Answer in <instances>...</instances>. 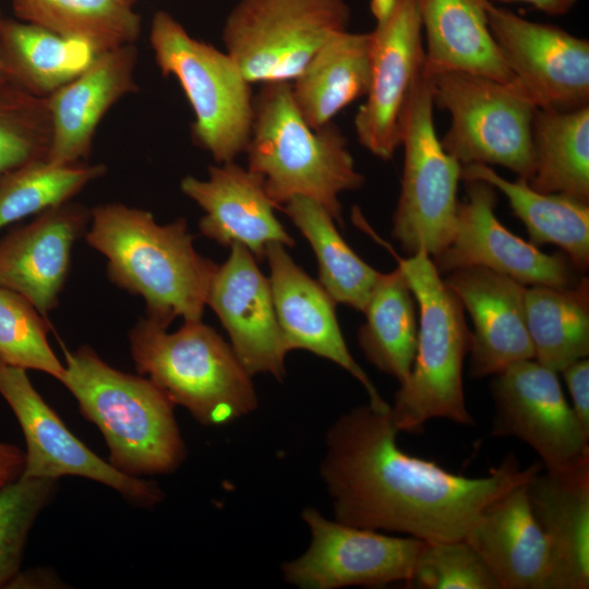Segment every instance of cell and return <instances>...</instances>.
I'll return each instance as SVG.
<instances>
[{"label":"cell","instance_id":"cell-1","mask_svg":"<svg viewBox=\"0 0 589 589\" xmlns=\"http://www.w3.org/2000/svg\"><path fill=\"white\" fill-rule=\"evenodd\" d=\"M390 408V407H389ZM389 409L370 404L328 429L321 476L335 520L423 541L464 539L482 509L542 468L508 455L485 477L469 478L400 449Z\"/></svg>","mask_w":589,"mask_h":589},{"label":"cell","instance_id":"cell-2","mask_svg":"<svg viewBox=\"0 0 589 589\" xmlns=\"http://www.w3.org/2000/svg\"><path fill=\"white\" fill-rule=\"evenodd\" d=\"M87 243L108 260V277L141 296L147 318L168 327L182 317L200 321L218 267L193 247L184 218L159 225L146 211L120 203L91 211Z\"/></svg>","mask_w":589,"mask_h":589},{"label":"cell","instance_id":"cell-3","mask_svg":"<svg viewBox=\"0 0 589 589\" xmlns=\"http://www.w3.org/2000/svg\"><path fill=\"white\" fill-rule=\"evenodd\" d=\"M245 154L248 169L262 179L277 209L304 196L321 204L341 227L340 194L365 182L341 130L334 122L318 129L305 122L293 101L291 82L261 84Z\"/></svg>","mask_w":589,"mask_h":589},{"label":"cell","instance_id":"cell-4","mask_svg":"<svg viewBox=\"0 0 589 589\" xmlns=\"http://www.w3.org/2000/svg\"><path fill=\"white\" fill-rule=\"evenodd\" d=\"M65 361L60 382L101 432L110 465L137 478L170 473L181 465L187 449L175 404L160 388L148 378L113 369L86 346L67 350Z\"/></svg>","mask_w":589,"mask_h":589},{"label":"cell","instance_id":"cell-5","mask_svg":"<svg viewBox=\"0 0 589 589\" xmlns=\"http://www.w3.org/2000/svg\"><path fill=\"white\" fill-rule=\"evenodd\" d=\"M393 254L413 292L420 317L413 364L394 396L392 421L398 432L412 433L436 418L473 425L462 383L471 338L465 309L424 250L407 259Z\"/></svg>","mask_w":589,"mask_h":589},{"label":"cell","instance_id":"cell-6","mask_svg":"<svg viewBox=\"0 0 589 589\" xmlns=\"http://www.w3.org/2000/svg\"><path fill=\"white\" fill-rule=\"evenodd\" d=\"M149 318L130 333L137 372L204 425L235 421L257 407L252 375L231 345L202 321L176 332Z\"/></svg>","mask_w":589,"mask_h":589},{"label":"cell","instance_id":"cell-7","mask_svg":"<svg viewBox=\"0 0 589 589\" xmlns=\"http://www.w3.org/2000/svg\"><path fill=\"white\" fill-rule=\"evenodd\" d=\"M149 43L161 74L179 82L193 110V142L216 164L236 161L250 140L255 96L238 64L165 11L153 16Z\"/></svg>","mask_w":589,"mask_h":589},{"label":"cell","instance_id":"cell-8","mask_svg":"<svg viewBox=\"0 0 589 589\" xmlns=\"http://www.w3.org/2000/svg\"><path fill=\"white\" fill-rule=\"evenodd\" d=\"M431 77L434 106L450 125L441 144L460 165H500L529 180L533 171L531 128L537 107L514 79L465 73Z\"/></svg>","mask_w":589,"mask_h":589},{"label":"cell","instance_id":"cell-9","mask_svg":"<svg viewBox=\"0 0 589 589\" xmlns=\"http://www.w3.org/2000/svg\"><path fill=\"white\" fill-rule=\"evenodd\" d=\"M350 20L345 0H238L221 38L251 84L292 82Z\"/></svg>","mask_w":589,"mask_h":589},{"label":"cell","instance_id":"cell-10","mask_svg":"<svg viewBox=\"0 0 589 589\" xmlns=\"http://www.w3.org/2000/svg\"><path fill=\"white\" fill-rule=\"evenodd\" d=\"M431 77H419L408 107L401 146L405 159L392 236L409 255L432 259L449 243L456 218L461 165L441 144L433 118Z\"/></svg>","mask_w":589,"mask_h":589},{"label":"cell","instance_id":"cell-11","mask_svg":"<svg viewBox=\"0 0 589 589\" xmlns=\"http://www.w3.org/2000/svg\"><path fill=\"white\" fill-rule=\"evenodd\" d=\"M375 19L371 76L354 117L359 143L389 160L401 146L408 107L424 65L423 33L417 0H371Z\"/></svg>","mask_w":589,"mask_h":589},{"label":"cell","instance_id":"cell-12","mask_svg":"<svg viewBox=\"0 0 589 589\" xmlns=\"http://www.w3.org/2000/svg\"><path fill=\"white\" fill-rule=\"evenodd\" d=\"M302 518L310 528V546L281 566L285 580L301 589L407 584L424 542L332 521L313 507L304 508Z\"/></svg>","mask_w":589,"mask_h":589},{"label":"cell","instance_id":"cell-13","mask_svg":"<svg viewBox=\"0 0 589 589\" xmlns=\"http://www.w3.org/2000/svg\"><path fill=\"white\" fill-rule=\"evenodd\" d=\"M492 36L514 79L537 108L589 106V41L488 3Z\"/></svg>","mask_w":589,"mask_h":589},{"label":"cell","instance_id":"cell-14","mask_svg":"<svg viewBox=\"0 0 589 589\" xmlns=\"http://www.w3.org/2000/svg\"><path fill=\"white\" fill-rule=\"evenodd\" d=\"M0 394L26 441L21 477L58 480L77 476L105 484L137 506H154L163 492L154 482L120 472L73 435L32 385L26 370L0 359Z\"/></svg>","mask_w":589,"mask_h":589},{"label":"cell","instance_id":"cell-15","mask_svg":"<svg viewBox=\"0 0 589 589\" xmlns=\"http://www.w3.org/2000/svg\"><path fill=\"white\" fill-rule=\"evenodd\" d=\"M491 390L495 405L492 435L525 442L546 470L589 454V434L567 402L557 372L534 359L522 360L495 374Z\"/></svg>","mask_w":589,"mask_h":589},{"label":"cell","instance_id":"cell-16","mask_svg":"<svg viewBox=\"0 0 589 589\" xmlns=\"http://www.w3.org/2000/svg\"><path fill=\"white\" fill-rule=\"evenodd\" d=\"M466 197L458 201L453 237L432 259L440 274L482 266L524 285L570 287L578 271L565 253L548 254L518 238L495 216L496 189L482 180H466Z\"/></svg>","mask_w":589,"mask_h":589},{"label":"cell","instance_id":"cell-17","mask_svg":"<svg viewBox=\"0 0 589 589\" xmlns=\"http://www.w3.org/2000/svg\"><path fill=\"white\" fill-rule=\"evenodd\" d=\"M230 254L218 265L207 292L206 304L220 320L230 345L253 376L286 375L288 350L278 325L268 278L253 254L242 244L230 245Z\"/></svg>","mask_w":589,"mask_h":589},{"label":"cell","instance_id":"cell-18","mask_svg":"<svg viewBox=\"0 0 589 589\" xmlns=\"http://www.w3.org/2000/svg\"><path fill=\"white\" fill-rule=\"evenodd\" d=\"M265 259L269 265L273 303L288 352L306 350L338 364L362 384L373 408L389 409L349 352L336 317V302L318 280L310 277L281 243H269Z\"/></svg>","mask_w":589,"mask_h":589},{"label":"cell","instance_id":"cell-19","mask_svg":"<svg viewBox=\"0 0 589 589\" xmlns=\"http://www.w3.org/2000/svg\"><path fill=\"white\" fill-rule=\"evenodd\" d=\"M444 281L472 320L471 377L495 375L513 363L534 359L526 322V285L482 266L455 269Z\"/></svg>","mask_w":589,"mask_h":589},{"label":"cell","instance_id":"cell-20","mask_svg":"<svg viewBox=\"0 0 589 589\" xmlns=\"http://www.w3.org/2000/svg\"><path fill=\"white\" fill-rule=\"evenodd\" d=\"M180 189L204 211L201 233L220 245L242 244L262 262L269 243L296 244L275 216L262 179L236 161L209 166L206 180L187 176Z\"/></svg>","mask_w":589,"mask_h":589},{"label":"cell","instance_id":"cell-21","mask_svg":"<svg viewBox=\"0 0 589 589\" xmlns=\"http://www.w3.org/2000/svg\"><path fill=\"white\" fill-rule=\"evenodd\" d=\"M89 220L91 211L68 202L5 236L0 241V287L23 296L46 317L58 304L72 247Z\"/></svg>","mask_w":589,"mask_h":589},{"label":"cell","instance_id":"cell-22","mask_svg":"<svg viewBox=\"0 0 589 589\" xmlns=\"http://www.w3.org/2000/svg\"><path fill=\"white\" fill-rule=\"evenodd\" d=\"M532 514L549 549L546 589L589 588V454L527 482Z\"/></svg>","mask_w":589,"mask_h":589},{"label":"cell","instance_id":"cell-23","mask_svg":"<svg viewBox=\"0 0 589 589\" xmlns=\"http://www.w3.org/2000/svg\"><path fill=\"white\" fill-rule=\"evenodd\" d=\"M136 62L134 44L103 51L81 74L46 98L51 121L49 161L76 164L88 157L106 112L137 91Z\"/></svg>","mask_w":589,"mask_h":589},{"label":"cell","instance_id":"cell-24","mask_svg":"<svg viewBox=\"0 0 589 589\" xmlns=\"http://www.w3.org/2000/svg\"><path fill=\"white\" fill-rule=\"evenodd\" d=\"M501 589H546L549 549L520 483L489 503L464 538Z\"/></svg>","mask_w":589,"mask_h":589},{"label":"cell","instance_id":"cell-25","mask_svg":"<svg viewBox=\"0 0 589 589\" xmlns=\"http://www.w3.org/2000/svg\"><path fill=\"white\" fill-rule=\"evenodd\" d=\"M490 0H417L425 36L423 71L428 76L465 72L514 80L492 36Z\"/></svg>","mask_w":589,"mask_h":589},{"label":"cell","instance_id":"cell-26","mask_svg":"<svg viewBox=\"0 0 589 589\" xmlns=\"http://www.w3.org/2000/svg\"><path fill=\"white\" fill-rule=\"evenodd\" d=\"M371 49V32H337L291 82L293 101L311 128L333 122L345 107L366 95Z\"/></svg>","mask_w":589,"mask_h":589},{"label":"cell","instance_id":"cell-27","mask_svg":"<svg viewBox=\"0 0 589 589\" xmlns=\"http://www.w3.org/2000/svg\"><path fill=\"white\" fill-rule=\"evenodd\" d=\"M92 45L41 26L0 19V73L4 82L39 98H47L96 59Z\"/></svg>","mask_w":589,"mask_h":589},{"label":"cell","instance_id":"cell-28","mask_svg":"<svg viewBox=\"0 0 589 589\" xmlns=\"http://www.w3.org/2000/svg\"><path fill=\"white\" fill-rule=\"evenodd\" d=\"M461 180H482L502 192L527 228L533 245L560 247L578 272L589 267V203L533 190L527 180H507L486 165L461 167Z\"/></svg>","mask_w":589,"mask_h":589},{"label":"cell","instance_id":"cell-29","mask_svg":"<svg viewBox=\"0 0 589 589\" xmlns=\"http://www.w3.org/2000/svg\"><path fill=\"white\" fill-rule=\"evenodd\" d=\"M533 171L527 181L541 193L589 203V106L537 108L531 128Z\"/></svg>","mask_w":589,"mask_h":589},{"label":"cell","instance_id":"cell-30","mask_svg":"<svg viewBox=\"0 0 589 589\" xmlns=\"http://www.w3.org/2000/svg\"><path fill=\"white\" fill-rule=\"evenodd\" d=\"M416 298L402 271L381 273L363 310L358 342L366 360L402 384L417 350Z\"/></svg>","mask_w":589,"mask_h":589},{"label":"cell","instance_id":"cell-31","mask_svg":"<svg viewBox=\"0 0 589 589\" xmlns=\"http://www.w3.org/2000/svg\"><path fill=\"white\" fill-rule=\"evenodd\" d=\"M525 311L534 360L560 373L589 354V279L570 287L526 288Z\"/></svg>","mask_w":589,"mask_h":589},{"label":"cell","instance_id":"cell-32","mask_svg":"<svg viewBox=\"0 0 589 589\" xmlns=\"http://www.w3.org/2000/svg\"><path fill=\"white\" fill-rule=\"evenodd\" d=\"M280 209L310 243L317 261V280L336 304L363 312L381 273L354 253L321 204L294 196Z\"/></svg>","mask_w":589,"mask_h":589},{"label":"cell","instance_id":"cell-33","mask_svg":"<svg viewBox=\"0 0 589 589\" xmlns=\"http://www.w3.org/2000/svg\"><path fill=\"white\" fill-rule=\"evenodd\" d=\"M24 22L85 41L99 52L134 44L140 15L127 0H12Z\"/></svg>","mask_w":589,"mask_h":589},{"label":"cell","instance_id":"cell-34","mask_svg":"<svg viewBox=\"0 0 589 589\" xmlns=\"http://www.w3.org/2000/svg\"><path fill=\"white\" fill-rule=\"evenodd\" d=\"M107 171L103 164L28 161L0 177V229L58 207Z\"/></svg>","mask_w":589,"mask_h":589},{"label":"cell","instance_id":"cell-35","mask_svg":"<svg viewBox=\"0 0 589 589\" xmlns=\"http://www.w3.org/2000/svg\"><path fill=\"white\" fill-rule=\"evenodd\" d=\"M50 141L46 98L0 83V177L28 161L47 158Z\"/></svg>","mask_w":589,"mask_h":589},{"label":"cell","instance_id":"cell-36","mask_svg":"<svg viewBox=\"0 0 589 589\" xmlns=\"http://www.w3.org/2000/svg\"><path fill=\"white\" fill-rule=\"evenodd\" d=\"M46 317L23 296L0 287V359L24 370L45 372L57 380L64 365L51 350Z\"/></svg>","mask_w":589,"mask_h":589},{"label":"cell","instance_id":"cell-37","mask_svg":"<svg viewBox=\"0 0 589 589\" xmlns=\"http://www.w3.org/2000/svg\"><path fill=\"white\" fill-rule=\"evenodd\" d=\"M55 488L56 480L25 477L0 486V588L17 576L27 534Z\"/></svg>","mask_w":589,"mask_h":589},{"label":"cell","instance_id":"cell-38","mask_svg":"<svg viewBox=\"0 0 589 589\" xmlns=\"http://www.w3.org/2000/svg\"><path fill=\"white\" fill-rule=\"evenodd\" d=\"M406 585L420 589H501L465 539L424 541Z\"/></svg>","mask_w":589,"mask_h":589},{"label":"cell","instance_id":"cell-39","mask_svg":"<svg viewBox=\"0 0 589 589\" xmlns=\"http://www.w3.org/2000/svg\"><path fill=\"white\" fill-rule=\"evenodd\" d=\"M560 373L568 387L570 407L584 431L589 434V360L579 359Z\"/></svg>","mask_w":589,"mask_h":589},{"label":"cell","instance_id":"cell-40","mask_svg":"<svg viewBox=\"0 0 589 589\" xmlns=\"http://www.w3.org/2000/svg\"><path fill=\"white\" fill-rule=\"evenodd\" d=\"M25 454L16 446L0 442V483L19 479L24 469Z\"/></svg>","mask_w":589,"mask_h":589},{"label":"cell","instance_id":"cell-41","mask_svg":"<svg viewBox=\"0 0 589 589\" xmlns=\"http://www.w3.org/2000/svg\"><path fill=\"white\" fill-rule=\"evenodd\" d=\"M500 2L519 1L525 2L542 13L551 16L567 14L578 2V0H490Z\"/></svg>","mask_w":589,"mask_h":589},{"label":"cell","instance_id":"cell-42","mask_svg":"<svg viewBox=\"0 0 589 589\" xmlns=\"http://www.w3.org/2000/svg\"><path fill=\"white\" fill-rule=\"evenodd\" d=\"M0 19H1V16H0ZM3 82L4 81H3L2 76H1V73H0V83H3Z\"/></svg>","mask_w":589,"mask_h":589},{"label":"cell","instance_id":"cell-43","mask_svg":"<svg viewBox=\"0 0 589 589\" xmlns=\"http://www.w3.org/2000/svg\"><path fill=\"white\" fill-rule=\"evenodd\" d=\"M132 5L135 2V0H128Z\"/></svg>","mask_w":589,"mask_h":589},{"label":"cell","instance_id":"cell-44","mask_svg":"<svg viewBox=\"0 0 589 589\" xmlns=\"http://www.w3.org/2000/svg\"><path fill=\"white\" fill-rule=\"evenodd\" d=\"M5 484V483H4ZM3 485L2 483H0V486Z\"/></svg>","mask_w":589,"mask_h":589},{"label":"cell","instance_id":"cell-45","mask_svg":"<svg viewBox=\"0 0 589 589\" xmlns=\"http://www.w3.org/2000/svg\"><path fill=\"white\" fill-rule=\"evenodd\" d=\"M128 1V0H127ZM129 2V1H128ZM130 3V2H129ZM131 4V3H130Z\"/></svg>","mask_w":589,"mask_h":589}]
</instances>
